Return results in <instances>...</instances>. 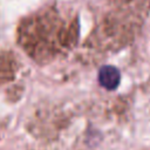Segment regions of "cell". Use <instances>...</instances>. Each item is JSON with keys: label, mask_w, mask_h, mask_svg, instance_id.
<instances>
[{"label": "cell", "mask_w": 150, "mask_h": 150, "mask_svg": "<svg viewBox=\"0 0 150 150\" xmlns=\"http://www.w3.org/2000/svg\"><path fill=\"white\" fill-rule=\"evenodd\" d=\"M16 73V61L8 50L0 52V84L12 81Z\"/></svg>", "instance_id": "cell-1"}, {"label": "cell", "mask_w": 150, "mask_h": 150, "mask_svg": "<svg viewBox=\"0 0 150 150\" xmlns=\"http://www.w3.org/2000/svg\"><path fill=\"white\" fill-rule=\"evenodd\" d=\"M121 74L117 68L112 66H103L98 73V81L102 87L108 90H114L118 87Z\"/></svg>", "instance_id": "cell-2"}]
</instances>
